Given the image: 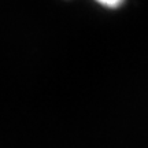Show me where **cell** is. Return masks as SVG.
I'll list each match as a JSON object with an SVG mask.
<instances>
[{
    "label": "cell",
    "instance_id": "cell-1",
    "mask_svg": "<svg viewBox=\"0 0 148 148\" xmlns=\"http://www.w3.org/2000/svg\"><path fill=\"white\" fill-rule=\"evenodd\" d=\"M95 1H97L100 5L107 7V8H116L123 3V0H95Z\"/></svg>",
    "mask_w": 148,
    "mask_h": 148
}]
</instances>
